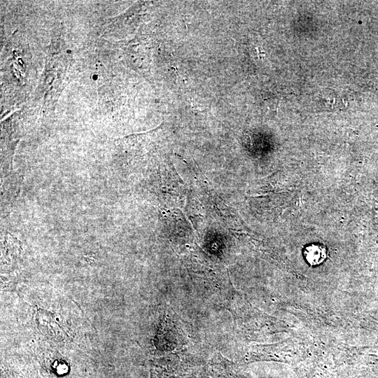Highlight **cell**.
<instances>
[{"label":"cell","mask_w":378,"mask_h":378,"mask_svg":"<svg viewBox=\"0 0 378 378\" xmlns=\"http://www.w3.org/2000/svg\"><path fill=\"white\" fill-rule=\"evenodd\" d=\"M204 361L179 354L155 358L150 363L149 378H198Z\"/></svg>","instance_id":"1"},{"label":"cell","mask_w":378,"mask_h":378,"mask_svg":"<svg viewBox=\"0 0 378 378\" xmlns=\"http://www.w3.org/2000/svg\"><path fill=\"white\" fill-rule=\"evenodd\" d=\"M198 378H238L237 367L217 354L204 361Z\"/></svg>","instance_id":"2"},{"label":"cell","mask_w":378,"mask_h":378,"mask_svg":"<svg viewBox=\"0 0 378 378\" xmlns=\"http://www.w3.org/2000/svg\"><path fill=\"white\" fill-rule=\"evenodd\" d=\"M304 255L311 265H316L323 262L327 257V251L321 244H311L304 248Z\"/></svg>","instance_id":"3"}]
</instances>
